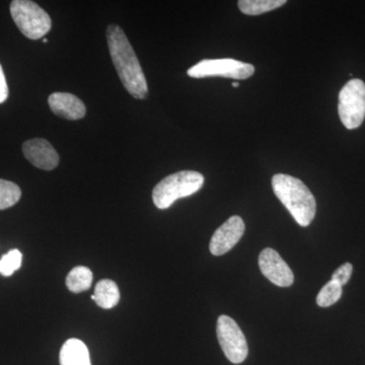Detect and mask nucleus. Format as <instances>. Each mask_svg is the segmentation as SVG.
Returning <instances> with one entry per match:
<instances>
[{"label":"nucleus","instance_id":"obj_13","mask_svg":"<svg viewBox=\"0 0 365 365\" xmlns=\"http://www.w3.org/2000/svg\"><path fill=\"white\" fill-rule=\"evenodd\" d=\"M91 299L102 309H110L116 306L120 300V292L114 281L104 279L98 281L96 285L95 294Z\"/></svg>","mask_w":365,"mask_h":365},{"label":"nucleus","instance_id":"obj_21","mask_svg":"<svg viewBox=\"0 0 365 365\" xmlns=\"http://www.w3.org/2000/svg\"><path fill=\"white\" fill-rule=\"evenodd\" d=\"M232 86H234V88H237V86H239V83H232Z\"/></svg>","mask_w":365,"mask_h":365},{"label":"nucleus","instance_id":"obj_10","mask_svg":"<svg viewBox=\"0 0 365 365\" xmlns=\"http://www.w3.org/2000/svg\"><path fill=\"white\" fill-rule=\"evenodd\" d=\"M23 153L29 162L38 169L54 170L59 165V155L49 141L34 138L23 144Z\"/></svg>","mask_w":365,"mask_h":365},{"label":"nucleus","instance_id":"obj_1","mask_svg":"<svg viewBox=\"0 0 365 365\" xmlns=\"http://www.w3.org/2000/svg\"><path fill=\"white\" fill-rule=\"evenodd\" d=\"M107 42L113 64L124 88L133 98L139 100L148 98L145 76L124 31L114 24L108 26Z\"/></svg>","mask_w":365,"mask_h":365},{"label":"nucleus","instance_id":"obj_12","mask_svg":"<svg viewBox=\"0 0 365 365\" xmlns=\"http://www.w3.org/2000/svg\"><path fill=\"white\" fill-rule=\"evenodd\" d=\"M60 365H91L85 343L74 338L67 340L60 351Z\"/></svg>","mask_w":365,"mask_h":365},{"label":"nucleus","instance_id":"obj_20","mask_svg":"<svg viewBox=\"0 0 365 365\" xmlns=\"http://www.w3.org/2000/svg\"><path fill=\"white\" fill-rule=\"evenodd\" d=\"M7 98H9V86H7L4 69L0 66V104L6 102Z\"/></svg>","mask_w":365,"mask_h":365},{"label":"nucleus","instance_id":"obj_4","mask_svg":"<svg viewBox=\"0 0 365 365\" xmlns=\"http://www.w3.org/2000/svg\"><path fill=\"white\" fill-rule=\"evenodd\" d=\"M11 14L21 34L29 39H40L51 30V18L36 2L14 0L11 4Z\"/></svg>","mask_w":365,"mask_h":365},{"label":"nucleus","instance_id":"obj_9","mask_svg":"<svg viewBox=\"0 0 365 365\" xmlns=\"http://www.w3.org/2000/svg\"><path fill=\"white\" fill-rule=\"evenodd\" d=\"M246 227L244 220L240 216L234 215L228 218L222 227L215 230V235L211 237L209 244L211 254L222 256L230 252L242 239Z\"/></svg>","mask_w":365,"mask_h":365},{"label":"nucleus","instance_id":"obj_11","mask_svg":"<svg viewBox=\"0 0 365 365\" xmlns=\"http://www.w3.org/2000/svg\"><path fill=\"white\" fill-rule=\"evenodd\" d=\"M52 112L66 120H79L86 116L83 101L68 93H54L48 98Z\"/></svg>","mask_w":365,"mask_h":365},{"label":"nucleus","instance_id":"obj_17","mask_svg":"<svg viewBox=\"0 0 365 365\" xmlns=\"http://www.w3.org/2000/svg\"><path fill=\"white\" fill-rule=\"evenodd\" d=\"M342 294V287L332 280L329 281L319 292L318 297H317V304L321 307L333 306L341 299Z\"/></svg>","mask_w":365,"mask_h":365},{"label":"nucleus","instance_id":"obj_6","mask_svg":"<svg viewBox=\"0 0 365 365\" xmlns=\"http://www.w3.org/2000/svg\"><path fill=\"white\" fill-rule=\"evenodd\" d=\"M255 72V67L246 62L239 60L204 59L188 69L190 78H204L222 76L225 78L247 79L251 78Z\"/></svg>","mask_w":365,"mask_h":365},{"label":"nucleus","instance_id":"obj_16","mask_svg":"<svg viewBox=\"0 0 365 365\" xmlns=\"http://www.w3.org/2000/svg\"><path fill=\"white\" fill-rule=\"evenodd\" d=\"M21 197V191L18 185L0 179V210L16 205Z\"/></svg>","mask_w":365,"mask_h":365},{"label":"nucleus","instance_id":"obj_15","mask_svg":"<svg viewBox=\"0 0 365 365\" xmlns=\"http://www.w3.org/2000/svg\"><path fill=\"white\" fill-rule=\"evenodd\" d=\"M287 0H240V11L248 16H259L284 6Z\"/></svg>","mask_w":365,"mask_h":365},{"label":"nucleus","instance_id":"obj_3","mask_svg":"<svg viewBox=\"0 0 365 365\" xmlns=\"http://www.w3.org/2000/svg\"><path fill=\"white\" fill-rule=\"evenodd\" d=\"M204 177L195 170H182L162 180L153 191V200L158 209H167L178 199L193 195L202 188Z\"/></svg>","mask_w":365,"mask_h":365},{"label":"nucleus","instance_id":"obj_2","mask_svg":"<svg viewBox=\"0 0 365 365\" xmlns=\"http://www.w3.org/2000/svg\"><path fill=\"white\" fill-rule=\"evenodd\" d=\"M274 193L300 227H309L316 215V199L299 179L277 174L272 178Z\"/></svg>","mask_w":365,"mask_h":365},{"label":"nucleus","instance_id":"obj_19","mask_svg":"<svg viewBox=\"0 0 365 365\" xmlns=\"http://www.w3.org/2000/svg\"><path fill=\"white\" fill-rule=\"evenodd\" d=\"M353 267L351 264L345 263L341 265L332 275V281L339 284L340 287L347 284L348 281L351 278Z\"/></svg>","mask_w":365,"mask_h":365},{"label":"nucleus","instance_id":"obj_18","mask_svg":"<svg viewBox=\"0 0 365 365\" xmlns=\"http://www.w3.org/2000/svg\"><path fill=\"white\" fill-rule=\"evenodd\" d=\"M21 262H23V255L21 252L18 249L11 250L0 259V274L6 277L13 275L21 268Z\"/></svg>","mask_w":365,"mask_h":365},{"label":"nucleus","instance_id":"obj_22","mask_svg":"<svg viewBox=\"0 0 365 365\" xmlns=\"http://www.w3.org/2000/svg\"><path fill=\"white\" fill-rule=\"evenodd\" d=\"M43 42H44V43H47V42H48V40H47V39H46V38H44V39H43Z\"/></svg>","mask_w":365,"mask_h":365},{"label":"nucleus","instance_id":"obj_8","mask_svg":"<svg viewBox=\"0 0 365 365\" xmlns=\"http://www.w3.org/2000/svg\"><path fill=\"white\" fill-rule=\"evenodd\" d=\"M259 267L263 275L277 287H288L294 284V275L292 269L275 250L266 248L261 252Z\"/></svg>","mask_w":365,"mask_h":365},{"label":"nucleus","instance_id":"obj_14","mask_svg":"<svg viewBox=\"0 0 365 365\" xmlns=\"http://www.w3.org/2000/svg\"><path fill=\"white\" fill-rule=\"evenodd\" d=\"M93 273L88 267L78 266L72 269L66 277V287L73 294H81L91 287Z\"/></svg>","mask_w":365,"mask_h":365},{"label":"nucleus","instance_id":"obj_5","mask_svg":"<svg viewBox=\"0 0 365 365\" xmlns=\"http://www.w3.org/2000/svg\"><path fill=\"white\" fill-rule=\"evenodd\" d=\"M338 112L347 129L359 128L365 118V83L361 79L348 81L339 93Z\"/></svg>","mask_w":365,"mask_h":365},{"label":"nucleus","instance_id":"obj_7","mask_svg":"<svg viewBox=\"0 0 365 365\" xmlns=\"http://www.w3.org/2000/svg\"><path fill=\"white\" fill-rule=\"evenodd\" d=\"M216 333L222 351L230 362L240 364L246 360L249 353L248 343L237 322L222 314L217 319Z\"/></svg>","mask_w":365,"mask_h":365}]
</instances>
